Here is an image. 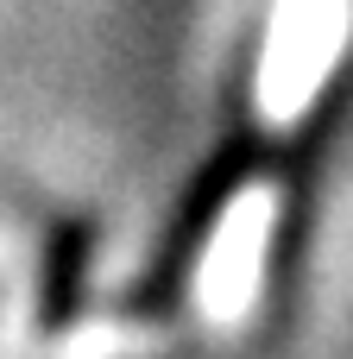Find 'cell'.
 Masks as SVG:
<instances>
[{
  "label": "cell",
  "instance_id": "1",
  "mask_svg": "<svg viewBox=\"0 0 353 359\" xmlns=\"http://www.w3.org/2000/svg\"><path fill=\"white\" fill-rule=\"evenodd\" d=\"M253 170H259V145H253V139L221 145V151L196 170V183L183 189V202H177V215H171V227H164V240H158V259H152V265L139 271V284L126 290L133 309H171V303H177V290L189 284L196 252L208 246L221 208L253 183Z\"/></svg>",
  "mask_w": 353,
  "mask_h": 359
},
{
  "label": "cell",
  "instance_id": "2",
  "mask_svg": "<svg viewBox=\"0 0 353 359\" xmlns=\"http://www.w3.org/2000/svg\"><path fill=\"white\" fill-rule=\"evenodd\" d=\"M347 38V0H284L265 38V63H259V107L265 120H297L309 114V101L322 95L328 63L341 57Z\"/></svg>",
  "mask_w": 353,
  "mask_h": 359
},
{
  "label": "cell",
  "instance_id": "3",
  "mask_svg": "<svg viewBox=\"0 0 353 359\" xmlns=\"http://www.w3.org/2000/svg\"><path fill=\"white\" fill-rule=\"evenodd\" d=\"M265 246H272V196L246 183V189L221 208V221H215V233H208V265H202V303H208V316L234 322V316L253 303Z\"/></svg>",
  "mask_w": 353,
  "mask_h": 359
},
{
  "label": "cell",
  "instance_id": "4",
  "mask_svg": "<svg viewBox=\"0 0 353 359\" xmlns=\"http://www.w3.org/2000/svg\"><path fill=\"white\" fill-rule=\"evenodd\" d=\"M88 246H95L88 227H63V233H51V246H44V290H38V322H44V328H63V322L76 316Z\"/></svg>",
  "mask_w": 353,
  "mask_h": 359
}]
</instances>
